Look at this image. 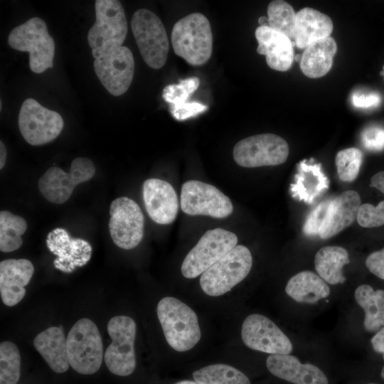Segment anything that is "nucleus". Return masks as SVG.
I'll use <instances>...</instances> for the list:
<instances>
[{
	"instance_id": "obj_1",
	"label": "nucleus",
	"mask_w": 384,
	"mask_h": 384,
	"mask_svg": "<svg viewBox=\"0 0 384 384\" xmlns=\"http://www.w3.org/2000/svg\"><path fill=\"white\" fill-rule=\"evenodd\" d=\"M165 338L174 350L183 352L193 348L201 336L196 312L181 300L162 298L156 308Z\"/></svg>"
},
{
	"instance_id": "obj_2",
	"label": "nucleus",
	"mask_w": 384,
	"mask_h": 384,
	"mask_svg": "<svg viewBox=\"0 0 384 384\" xmlns=\"http://www.w3.org/2000/svg\"><path fill=\"white\" fill-rule=\"evenodd\" d=\"M171 44L176 55L189 65L200 66L210 58L213 33L208 19L201 13H192L173 26Z\"/></svg>"
},
{
	"instance_id": "obj_3",
	"label": "nucleus",
	"mask_w": 384,
	"mask_h": 384,
	"mask_svg": "<svg viewBox=\"0 0 384 384\" xmlns=\"http://www.w3.org/2000/svg\"><path fill=\"white\" fill-rule=\"evenodd\" d=\"M96 20L87 33V41L95 59L122 46L127 33L124 9L117 0H97Z\"/></svg>"
},
{
	"instance_id": "obj_4",
	"label": "nucleus",
	"mask_w": 384,
	"mask_h": 384,
	"mask_svg": "<svg viewBox=\"0 0 384 384\" xmlns=\"http://www.w3.org/2000/svg\"><path fill=\"white\" fill-rule=\"evenodd\" d=\"M8 43L15 50L29 53L32 72L39 74L53 68L55 42L43 19L33 17L15 27L9 35Z\"/></svg>"
},
{
	"instance_id": "obj_5",
	"label": "nucleus",
	"mask_w": 384,
	"mask_h": 384,
	"mask_svg": "<svg viewBox=\"0 0 384 384\" xmlns=\"http://www.w3.org/2000/svg\"><path fill=\"white\" fill-rule=\"evenodd\" d=\"M69 363L78 373L91 375L100 368L103 359V345L96 324L87 318L78 320L70 329L66 338Z\"/></svg>"
},
{
	"instance_id": "obj_6",
	"label": "nucleus",
	"mask_w": 384,
	"mask_h": 384,
	"mask_svg": "<svg viewBox=\"0 0 384 384\" xmlns=\"http://www.w3.org/2000/svg\"><path fill=\"white\" fill-rule=\"evenodd\" d=\"M252 265L250 250L237 245L201 274V287L208 296L223 295L247 277Z\"/></svg>"
},
{
	"instance_id": "obj_7",
	"label": "nucleus",
	"mask_w": 384,
	"mask_h": 384,
	"mask_svg": "<svg viewBox=\"0 0 384 384\" xmlns=\"http://www.w3.org/2000/svg\"><path fill=\"white\" fill-rule=\"evenodd\" d=\"M132 31L141 55L150 68L159 69L167 60L169 38L160 18L152 11L137 10L131 21Z\"/></svg>"
},
{
	"instance_id": "obj_8",
	"label": "nucleus",
	"mask_w": 384,
	"mask_h": 384,
	"mask_svg": "<svg viewBox=\"0 0 384 384\" xmlns=\"http://www.w3.org/2000/svg\"><path fill=\"white\" fill-rule=\"evenodd\" d=\"M107 329L112 342L104 356L105 364L113 374L127 376L136 367V323L129 316H117L110 319Z\"/></svg>"
},
{
	"instance_id": "obj_9",
	"label": "nucleus",
	"mask_w": 384,
	"mask_h": 384,
	"mask_svg": "<svg viewBox=\"0 0 384 384\" xmlns=\"http://www.w3.org/2000/svg\"><path fill=\"white\" fill-rule=\"evenodd\" d=\"M237 243V235L230 231L220 228L207 230L184 258L182 274L188 279L202 274Z\"/></svg>"
},
{
	"instance_id": "obj_10",
	"label": "nucleus",
	"mask_w": 384,
	"mask_h": 384,
	"mask_svg": "<svg viewBox=\"0 0 384 384\" xmlns=\"http://www.w3.org/2000/svg\"><path fill=\"white\" fill-rule=\"evenodd\" d=\"M289 151L285 139L277 134L267 133L239 141L233 148V156L239 166L254 168L282 164L287 161Z\"/></svg>"
},
{
	"instance_id": "obj_11",
	"label": "nucleus",
	"mask_w": 384,
	"mask_h": 384,
	"mask_svg": "<svg viewBox=\"0 0 384 384\" xmlns=\"http://www.w3.org/2000/svg\"><path fill=\"white\" fill-rule=\"evenodd\" d=\"M95 173L90 159L78 157L73 160L68 172L55 166L48 169L38 180V189L49 202L62 204L70 198L77 185L91 179Z\"/></svg>"
},
{
	"instance_id": "obj_12",
	"label": "nucleus",
	"mask_w": 384,
	"mask_h": 384,
	"mask_svg": "<svg viewBox=\"0 0 384 384\" xmlns=\"http://www.w3.org/2000/svg\"><path fill=\"white\" fill-rule=\"evenodd\" d=\"M64 126L61 115L47 109L36 100L23 101L18 114V127L24 139L31 145L37 146L54 140Z\"/></svg>"
},
{
	"instance_id": "obj_13",
	"label": "nucleus",
	"mask_w": 384,
	"mask_h": 384,
	"mask_svg": "<svg viewBox=\"0 0 384 384\" xmlns=\"http://www.w3.org/2000/svg\"><path fill=\"white\" fill-rule=\"evenodd\" d=\"M109 230L114 243L124 250L137 247L144 236V217L139 205L122 196L110 204Z\"/></svg>"
},
{
	"instance_id": "obj_14",
	"label": "nucleus",
	"mask_w": 384,
	"mask_h": 384,
	"mask_svg": "<svg viewBox=\"0 0 384 384\" xmlns=\"http://www.w3.org/2000/svg\"><path fill=\"white\" fill-rule=\"evenodd\" d=\"M180 203L182 211L190 215L224 218L233 210L227 196L214 186L197 180H190L182 185Z\"/></svg>"
},
{
	"instance_id": "obj_15",
	"label": "nucleus",
	"mask_w": 384,
	"mask_h": 384,
	"mask_svg": "<svg viewBox=\"0 0 384 384\" xmlns=\"http://www.w3.org/2000/svg\"><path fill=\"white\" fill-rule=\"evenodd\" d=\"M241 337L248 348L271 355L289 354L292 351L289 338L272 321L262 314H252L245 318Z\"/></svg>"
},
{
	"instance_id": "obj_16",
	"label": "nucleus",
	"mask_w": 384,
	"mask_h": 384,
	"mask_svg": "<svg viewBox=\"0 0 384 384\" xmlns=\"http://www.w3.org/2000/svg\"><path fill=\"white\" fill-rule=\"evenodd\" d=\"M95 72L105 88L119 96L129 87L134 72V60L129 48L122 46L94 60Z\"/></svg>"
},
{
	"instance_id": "obj_17",
	"label": "nucleus",
	"mask_w": 384,
	"mask_h": 384,
	"mask_svg": "<svg viewBox=\"0 0 384 384\" xmlns=\"http://www.w3.org/2000/svg\"><path fill=\"white\" fill-rule=\"evenodd\" d=\"M49 250L57 256L54 267L66 273L86 265L92 255L90 244L81 238H70L67 231L57 228L50 231L46 239Z\"/></svg>"
},
{
	"instance_id": "obj_18",
	"label": "nucleus",
	"mask_w": 384,
	"mask_h": 384,
	"mask_svg": "<svg viewBox=\"0 0 384 384\" xmlns=\"http://www.w3.org/2000/svg\"><path fill=\"white\" fill-rule=\"evenodd\" d=\"M146 210L153 221L161 225L171 223L178 210V200L174 187L159 178L146 179L143 184Z\"/></svg>"
},
{
	"instance_id": "obj_19",
	"label": "nucleus",
	"mask_w": 384,
	"mask_h": 384,
	"mask_svg": "<svg viewBox=\"0 0 384 384\" xmlns=\"http://www.w3.org/2000/svg\"><path fill=\"white\" fill-rule=\"evenodd\" d=\"M33 272L32 262L26 259H8L0 262V293L5 305L13 306L22 300Z\"/></svg>"
},
{
	"instance_id": "obj_20",
	"label": "nucleus",
	"mask_w": 384,
	"mask_h": 384,
	"mask_svg": "<svg viewBox=\"0 0 384 384\" xmlns=\"http://www.w3.org/2000/svg\"><path fill=\"white\" fill-rule=\"evenodd\" d=\"M257 52L266 57L267 65L277 71L288 70L294 59V43L285 35L270 26H258L255 31Z\"/></svg>"
},
{
	"instance_id": "obj_21",
	"label": "nucleus",
	"mask_w": 384,
	"mask_h": 384,
	"mask_svg": "<svg viewBox=\"0 0 384 384\" xmlns=\"http://www.w3.org/2000/svg\"><path fill=\"white\" fill-rule=\"evenodd\" d=\"M361 201L359 194L346 191L331 199L319 230L321 239H328L348 227L357 218Z\"/></svg>"
},
{
	"instance_id": "obj_22",
	"label": "nucleus",
	"mask_w": 384,
	"mask_h": 384,
	"mask_svg": "<svg viewBox=\"0 0 384 384\" xmlns=\"http://www.w3.org/2000/svg\"><path fill=\"white\" fill-rule=\"evenodd\" d=\"M269 371L274 376L294 384H328L322 370L311 363H302L289 354L270 355L266 361Z\"/></svg>"
},
{
	"instance_id": "obj_23",
	"label": "nucleus",
	"mask_w": 384,
	"mask_h": 384,
	"mask_svg": "<svg viewBox=\"0 0 384 384\" xmlns=\"http://www.w3.org/2000/svg\"><path fill=\"white\" fill-rule=\"evenodd\" d=\"M200 84L197 77H189L178 83L166 85L162 93L164 100L169 104V110L177 120H184L206 112L208 107L196 101L188 102L189 97Z\"/></svg>"
},
{
	"instance_id": "obj_24",
	"label": "nucleus",
	"mask_w": 384,
	"mask_h": 384,
	"mask_svg": "<svg viewBox=\"0 0 384 384\" xmlns=\"http://www.w3.org/2000/svg\"><path fill=\"white\" fill-rule=\"evenodd\" d=\"M304 159L297 164L294 182L290 185L294 198L311 204L329 188V181L321 169V164Z\"/></svg>"
},
{
	"instance_id": "obj_25",
	"label": "nucleus",
	"mask_w": 384,
	"mask_h": 384,
	"mask_svg": "<svg viewBox=\"0 0 384 384\" xmlns=\"http://www.w3.org/2000/svg\"><path fill=\"white\" fill-rule=\"evenodd\" d=\"M334 24L331 18L314 9L305 7L296 13L294 39L298 48L330 36Z\"/></svg>"
},
{
	"instance_id": "obj_26",
	"label": "nucleus",
	"mask_w": 384,
	"mask_h": 384,
	"mask_svg": "<svg viewBox=\"0 0 384 384\" xmlns=\"http://www.w3.org/2000/svg\"><path fill=\"white\" fill-rule=\"evenodd\" d=\"M33 346L54 372L68 370L70 363L62 329L53 326L43 331L35 337Z\"/></svg>"
},
{
	"instance_id": "obj_27",
	"label": "nucleus",
	"mask_w": 384,
	"mask_h": 384,
	"mask_svg": "<svg viewBox=\"0 0 384 384\" xmlns=\"http://www.w3.org/2000/svg\"><path fill=\"white\" fill-rule=\"evenodd\" d=\"M336 51V43L331 36L314 42L302 54L299 62L301 70L310 78L324 76L332 67Z\"/></svg>"
},
{
	"instance_id": "obj_28",
	"label": "nucleus",
	"mask_w": 384,
	"mask_h": 384,
	"mask_svg": "<svg viewBox=\"0 0 384 384\" xmlns=\"http://www.w3.org/2000/svg\"><path fill=\"white\" fill-rule=\"evenodd\" d=\"M285 292L297 302L314 304L329 297L330 288L319 275L311 271H302L288 281Z\"/></svg>"
},
{
	"instance_id": "obj_29",
	"label": "nucleus",
	"mask_w": 384,
	"mask_h": 384,
	"mask_svg": "<svg viewBox=\"0 0 384 384\" xmlns=\"http://www.w3.org/2000/svg\"><path fill=\"white\" fill-rule=\"evenodd\" d=\"M347 250L340 246H325L316 253L314 265L319 276L331 284H342L346 278L342 268L349 263Z\"/></svg>"
},
{
	"instance_id": "obj_30",
	"label": "nucleus",
	"mask_w": 384,
	"mask_h": 384,
	"mask_svg": "<svg viewBox=\"0 0 384 384\" xmlns=\"http://www.w3.org/2000/svg\"><path fill=\"white\" fill-rule=\"evenodd\" d=\"M358 305L363 309V325L368 331L373 332L384 327V290H374L368 284L358 286L354 293Z\"/></svg>"
},
{
	"instance_id": "obj_31",
	"label": "nucleus",
	"mask_w": 384,
	"mask_h": 384,
	"mask_svg": "<svg viewBox=\"0 0 384 384\" xmlns=\"http://www.w3.org/2000/svg\"><path fill=\"white\" fill-rule=\"evenodd\" d=\"M199 384H250L249 378L237 368L217 363L205 366L193 373Z\"/></svg>"
},
{
	"instance_id": "obj_32",
	"label": "nucleus",
	"mask_w": 384,
	"mask_h": 384,
	"mask_svg": "<svg viewBox=\"0 0 384 384\" xmlns=\"http://www.w3.org/2000/svg\"><path fill=\"white\" fill-rule=\"evenodd\" d=\"M27 229L26 220L8 210L0 212V250L10 252L23 244L21 235Z\"/></svg>"
},
{
	"instance_id": "obj_33",
	"label": "nucleus",
	"mask_w": 384,
	"mask_h": 384,
	"mask_svg": "<svg viewBox=\"0 0 384 384\" xmlns=\"http://www.w3.org/2000/svg\"><path fill=\"white\" fill-rule=\"evenodd\" d=\"M267 18L271 28L294 41L296 13L289 3L282 0L272 1L267 6Z\"/></svg>"
},
{
	"instance_id": "obj_34",
	"label": "nucleus",
	"mask_w": 384,
	"mask_h": 384,
	"mask_svg": "<svg viewBox=\"0 0 384 384\" xmlns=\"http://www.w3.org/2000/svg\"><path fill=\"white\" fill-rule=\"evenodd\" d=\"M21 356L18 347L11 341L0 344V384H16L21 375Z\"/></svg>"
},
{
	"instance_id": "obj_35",
	"label": "nucleus",
	"mask_w": 384,
	"mask_h": 384,
	"mask_svg": "<svg viewBox=\"0 0 384 384\" xmlns=\"http://www.w3.org/2000/svg\"><path fill=\"white\" fill-rule=\"evenodd\" d=\"M362 161L363 153L358 148L339 151L335 158L339 179L343 182L353 181L358 175Z\"/></svg>"
},
{
	"instance_id": "obj_36",
	"label": "nucleus",
	"mask_w": 384,
	"mask_h": 384,
	"mask_svg": "<svg viewBox=\"0 0 384 384\" xmlns=\"http://www.w3.org/2000/svg\"><path fill=\"white\" fill-rule=\"evenodd\" d=\"M358 224L363 228H375L384 225V201L376 206L370 203L362 204L357 215Z\"/></svg>"
},
{
	"instance_id": "obj_37",
	"label": "nucleus",
	"mask_w": 384,
	"mask_h": 384,
	"mask_svg": "<svg viewBox=\"0 0 384 384\" xmlns=\"http://www.w3.org/2000/svg\"><path fill=\"white\" fill-rule=\"evenodd\" d=\"M331 199H326L319 203L307 215L303 225V233L307 236L318 235L319 230L326 215Z\"/></svg>"
},
{
	"instance_id": "obj_38",
	"label": "nucleus",
	"mask_w": 384,
	"mask_h": 384,
	"mask_svg": "<svg viewBox=\"0 0 384 384\" xmlns=\"http://www.w3.org/2000/svg\"><path fill=\"white\" fill-rule=\"evenodd\" d=\"M363 146L372 151H380L384 149V128L371 125L365 128L361 135Z\"/></svg>"
},
{
	"instance_id": "obj_39",
	"label": "nucleus",
	"mask_w": 384,
	"mask_h": 384,
	"mask_svg": "<svg viewBox=\"0 0 384 384\" xmlns=\"http://www.w3.org/2000/svg\"><path fill=\"white\" fill-rule=\"evenodd\" d=\"M351 102L358 108H371L381 103V97L377 92H355L351 96Z\"/></svg>"
},
{
	"instance_id": "obj_40",
	"label": "nucleus",
	"mask_w": 384,
	"mask_h": 384,
	"mask_svg": "<svg viewBox=\"0 0 384 384\" xmlns=\"http://www.w3.org/2000/svg\"><path fill=\"white\" fill-rule=\"evenodd\" d=\"M366 266L371 273L384 280V247L370 253L366 260Z\"/></svg>"
},
{
	"instance_id": "obj_41",
	"label": "nucleus",
	"mask_w": 384,
	"mask_h": 384,
	"mask_svg": "<svg viewBox=\"0 0 384 384\" xmlns=\"http://www.w3.org/2000/svg\"><path fill=\"white\" fill-rule=\"evenodd\" d=\"M370 342L373 349L382 353L384 358V327L371 338Z\"/></svg>"
},
{
	"instance_id": "obj_42",
	"label": "nucleus",
	"mask_w": 384,
	"mask_h": 384,
	"mask_svg": "<svg viewBox=\"0 0 384 384\" xmlns=\"http://www.w3.org/2000/svg\"><path fill=\"white\" fill-rule=\"evenodd\" d=\"M370 185L384 193V171L373 175L370 179Z\"/></svg>"
},
{
	"instance_id": "obj_43",
	"label": "nucleus",
	"mask_w": 384,
	"mask_h": 384,
	"mask_svg": "<svg viewBox=\"0 0 384 384\" xmlns=\"http://www.w3.org/2000/svg\"><path fill=\"white\" fill-rule=\"evenodd\" d=\"M7 150L4 144L0 142V169L4 166L6 161Z\"/></svg>"
},
{
	"instance_id": "obj_44",
	"label": "nucleus",
	"mask_w": 384,
	"mask_h": 384,
	"mask_svg": "<svg viewBox=\"0 0 384 384\" xmlns=\"http://www.w3.org/2000/svg\"><path fill=\"white\" fill-rule=\"evenodd\" d=\"M260 26H269L268 18L265 16H262L258 19Z\"/></svg>"
},
{
	"instance_id": "obj_45",
	"label": "nucleus",
	"mask_w": 384,
	"mask_h": 384,
	"mask_svg": "<svg viewBox=\"0 0 384 384\" xmlns=\"http://www.w3.org/2000/svg\"><path fill=\"white\" fill-rule=\"evenodd\" d=\"M176 384H199L196 381L192 380H182L180 382L176 383Z\"/></svg>"
},
{
	"instance_id": "obj_46",
	"label": "nucleus",
	"mask_w": 384,
	"mask_h": 384,
	"mask_svg": "<svg viewBox=\"0 0 384 384\" xmlns=\"http://www.w3.org/2000/svg\"><path fill=\"white\" fill-rule=\"evenodd\" d=\"M301 57H302V55H299V54H297L294 56V59L297 62H300L301 60Z\"/></svg>"
},
{
	"instance_id": "obj_47",
	"label": "nucleus",
	"mask_w": 384,
	"mask_h": 384,
	"mask_svg": "<svg viewBox=\"0 0 384 384\" xmlns=\"http://www.w3.org/2000/svg\"><path fill=\"white\" fill-rule=\"evenodd\" d=\"M380 75L383 78L384 81V65L383 66L382 70L380 72Z\"/></svg>"
},
{
	"instance_id": "obj_48",
	"label": "nucleus",
	"mask_w": 384,
	"mask_h": 384,
	"mask_svg": "<svg viewBox=\"0 0 384 384\" xmlns=\"http://www.w3.org/2000/svg\"><path fill=\"white\" fill-rule=\"evenodd\" d=\"M380 375H381L382 378L384 379V366L382 368Z\"/></svg>"
},
{
	"instance_id": "obj_49",
	"label": "nucleus",
	"mask_w": 384,
	"mask_h": 384,
	"mask_svg": "<svg viewBox=\"0 0 384 384\" xmlns=\"http://www.w3.org/2000/svg\"><path fill=\"white\" fill-rule=\"evenodd\" d=\"M369 384H373V383H369Z\"/></svg>"
}]
</instances>
